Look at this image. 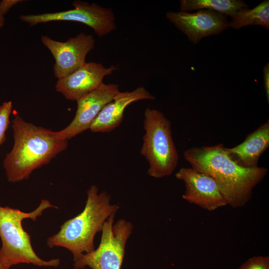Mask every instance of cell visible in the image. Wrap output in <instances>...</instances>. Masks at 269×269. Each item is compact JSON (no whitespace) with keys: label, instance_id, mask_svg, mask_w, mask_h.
I'll return each mask as SVG.
<instances>
[{"label":"cell","instance_id":"cell-9","mask_svg":"<svg viewBox=\"0 0 269 269\" xmlns=\"http://www.w3.org/2000/svg\"><path fill=\"white\" fill-rule=\"evenodd\" d=\"M227 16L208 9L198 10L194 13L169 11L166 13L167 19L194 44L205 37L219 34L228 29Z\"/></svg>","mask_w":269,"mask_h":269},{"label":"cell","instance_id":"cell-13","mask_svg":"<svg viewBox=\"0 0 269 269\" xmlns=\"http://www.w3.org/2000/svg\"><path fill=\"white\" fill-rule=\"evenodd\" d=\"M154 99L155 97L143 86H139L130 92H120L113 101L103 107L89 130L94 133L111 132L121 124L125 110L130 104L142 100Z\"/></svg>","mask_w":269,"mask_h":269},{"label":"cell","instance_id":"cell-19","mask_svg":"<svg viewBox=\"0 0 269 269\" xmlns=\"http://www.w3.org/2000/svg\"><path fill=\"white\" fill-rule=\"evenodd\" d=\"M21 0H3L0 2V13L3 15L15 4L19 2H22Z\"/></svg>","mask_w":269,"mask_h":269},{"label":"cell","instance_id":"cell-16","mask_svg":"<svg viewBox=\"0 0 269 269\" xmlns=\"http://www.w3.org/2000/svg\"><path fill=\"white\" fill-rule=\"evenodd\" d=\"M180 11L208 9L231 16L242 8H249L244 1L241 0H180Z\"/></svg>","mask_w":269,"mask_h":269},{"label":"cell","instance_id":"cell-7","mask_svg":"<svg viewBox=\"0 0 269 269\" xmlns=\"http://www.w3.org/2000/svg\"><path fill=\"white\" fill-rule=\"evenodd\" d=\"M72 5V9L56 12L21 15L19 18L30 26L59 20L81 22L91 27L100 37L116 30V18L112 8L79 0L74 1Z\"/></svg>","mask_w":269,"mask_h":269},{"label":"cell","instance_id":"cell-8","mask_svg":"<svg viewBox=\"0 0 269 269\" xmlns=\"http://www.w3.org/2000/svg\"><path fill=\"white\" fill-rule=\"evenodd\" d=\"M41 41L54 58L53 72L58 79L81 67L86 62L87 55L95 44L93 35L85 33H80L64 42L56 41L46 35L42 36Z\"/></svg>","mask_w":269,"mask_h":269},{"label":"cell","instance_id":"cell-4","mask_svg":"<svg viewBox=\"0 0 269 269\" xmlns=\"http://www.w3.org/2000/svg\"><path fill=\"white\" fill-rule=\"evenodd\" d=\"M58 207L52 205L47 200L42 199L33 211L26 213L8 206H0V238L2 246L0 249V262L10 268L19 264H31L39 267H57L58 259L44 261L34 251L30 235L23 228L22 221L30 219L35 221L47 208Z\"/></svg>","mask_w":269,"mask_h":269},{"label":"cell","instance_id":"cell-20","mask_svg":"<svg viewBox=\"0 0 269 269\" xmlns=\"http://www.w3.org/2000/svg\"><path fill=\"white\" fill-rule=\"evenodd\" d=\"M264 87L268 103L269 102V63H267L263 68Z\"/></svg>","mask_w":269,"mask_h":269},{"label":"cell","instance_id":"cell-22","mask_svg":"<svg viewBox=\"0 0 269 269\" xmlns=\"http://www.w3.org/2000/svg\"><path fill=\"white\" fill-rule=\"evenodd\" d=\"M0 269H10V268L4 266L0 262Z\"/></svg>","mask_w":269,"mask_h":269},{"label":"cell","instance_id":"cell-2","mask_svg":"<svg viewBox=\"0 0 269 269\" xmlns=\"http://www.w3.org/2000/svg\"><path fill=\"white\" fill-rule=\"evenodd\" d=\"M13 145L3 161L7 179L15 183L28 179L35 169L65 150L68 140L53 132L25 121L17 115L12 121Z\"/></svg>","mask_w":269,"mask_h":269},{"label":"cell","instance_id":"cell-11","mask_svg":"<svg viewBox=\"0 0 269 269\" xmlns=\"http://www.w3.org/2000/svg\"><path fill=\"white\" fill-rule=\"evenodd\" d=\"M175 177L184 182L185 191L182 198L190 203L210 211L227 205L216 182L208 175L191 167H181Z\"/></svg>","mask_w":269,"mask_h":269},{"label":"cell","instance_id":"cell-12","mask_svg":"<svg viewBox=\"0 0 269 269\" xmlns=\"http://www.w3.org/2000/svg\"><path fill=\"white\" fill-rule=\"evenodd\" d=\"M118 69L114 65L106 68L100 63L86 62L72 74L58 79L55 89L65 99L76 101L99 88L104 77Z\"/></svg>","mask_w":269,"mask_h":269},{"label":"cell","instance_id":"cell-15","mask_svg":"<svg viewBox=\"0 0 269 269\" xmlns=\"http://www.w3.org/2000/svg\"><path fill=\"white\" fill-rule=\"evenodd\" d=\"M228 27L239 29L250 25L261 26L269 29V0H265L252 9L242 8L231 16Z\"/></svg>","mask_w":269,"mask_h":269},{"label":"cell","instance_id":"cell-10","mask_svg":"<svg viewBox=\"0 0 269 269\" xmlns=\"http://www.w3.org/2000/svg\"><path fill=\"white\" fill-rule=\"evenodd\" d=\"M117 84H103L99 88L76 101L77 108L72 122L64 129L56 132L58 136L68 140L89 130L103 107L120 92Z\"/></svg>","mask_w":269,"mask_h":269},{"label":"cell","instance_id":"cell-14","mask_svg":"<svg viewBox=\"0 0 269 269\" xmlns=\"http://www.w3.org/2000/svg\"><path fill=\"white\" fill-rule=\"evenodd\" d=\"M269 146V120L252 133L243 142L226 150L230 158L246 168L258 166L259 159Z\"/></svg>","mask_w":269,"mask_h":269},{"label":"cell","instance_id":"cell-17","mask_svg":"<svg viewBox=\"0 0 269 269\" xmlns=\"http://www.w3.org/2000/svg\"><path fill=\"white\" fill-rule=\"evenodd\" d=\"M12 102H5L0 106V145L5 140V133L9 124Z\"/></svg>","mask_w":269,"mask_h":269},{"label":"cell","instance_id":"cell-21","mask_svg":"<svg viewBox=\"0 0 269 269\" xmlns=\"http://www.w3.org/2000/svg\"><path fill=\"white\" fill-rule=\"evenodd\" d=\"M4 15L0 13V29L4 25Z\"/></svg>","mask_w":269,"mask_h":269},{"label":"cell","instance_id":"cell-5","mask_svg":"<svg viewBox=\"0 0 269 269\" xmlns=\"http://www.w3.org/2000/svg\"><path fill=\"white\" fill-rule=\"evenodd\" d=\"M143 129L140 153L148 163V174L156 178L171 175L177 165L179 156L170 121L161 111L147 107Z\"/></svg>","mask_w":269,"mask_h":269},{"label":"cell","instance_id":"cell-6","mask_svg":"<svg viewBox=\"0 0 269 269\" xmlns=\"http://www.w3.org/2000/svg\"><path fill=\"white\" fill-rule=\"evenodd\" d=\"M116 214L105 222L98 247L93 251L83 254L74 262V269L89 267L92 269H121L127 241L134 226L125 219L114 223Z\"/></svg>","mask_w":269,"mask_h":269},{"label":"cell","instance_id":"cell-1","mask_svg":"<svg viewBox=\"0 0 269 269\" xmlns=\"http://www.w3.org/2000/svg\"><path fill=\"white\" fill-rule=\"evenodd\" d=\"M191 168L211 176L216 182L227 204L234 208L245 206L254 188L265 177L268 169L246 168L232 160L222 143L192 147L184 151Z\"/></svg>","mask_w":269,"mask_h":269},{"label":"cell","instance_id":"cell-3","mask_svg":"<svg viewBox=\"0 0 269 269\" xmlns=\"http://www.w3.org/2000/svg\"><path fill=\"white\" fill-rule=\"evenodd\" d=\"M87 194L84 210L65 222L59 231L47 240L50 248L63 247L70 251L74 262L83 254L95 250L96 234L102 231L105 222L120 208L117 204H111V196L107 192L99 193L95 185L90 187Z\"/></svg>","mask_w":269,"mask_h":269},{"label":"cell","instance_id":"cell-18","mask_svg":"<svg viewBox=\"0 0 269 269\" xmlns=\"http://www.w3.org/2000/svg\"><path fill=\"white\" fill-rule=\"evenodd\" d=\"M239 269H269V256H258L249 259Z\"/></svg>","mask_w":269,"mask_h":269}]
</instances>
